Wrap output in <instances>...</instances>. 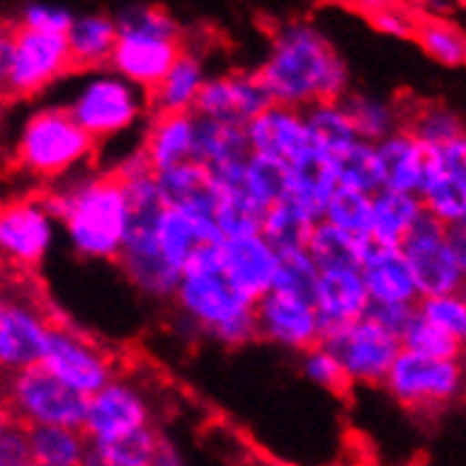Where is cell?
<instances>
[{
    "instance_id": "cell-1",
    "label": "cell",
    "mask_w": 466,
    "mask_h": 466,
    "mask_svg": "<svg viewBox=\"0 0 466 466\" xmlns=\"http://www.w3.org/2000/svg\"><path fill=\"white\" fill-rule=\"evenodd\" d=\"M258 71L271 105L303 111L317 102H339L350 91V68L334 43L306 17L280 23Z\"/></svg>"
},
{
    "instance_id": "cell-2",
    "label": "cell",
    "mask_w": 466,
    "mask_h": 466,
    "mask_svg": "<svg viewBox=\"0 0 466 466\" xmlns=\"http://www.w3.org/2000/svg\"><path fill=\"white\" fill-rule=\"evenodd\" d=\"M40 204L54 224H63L79 258L116 260L127 235L130 207L125 187L111 173L48 187Z\"/></svg>"
},
{
    "instance_id": "cell-3",
    "label": "cell",
    "mask_w": 466,
    "mask_h": 466,
    "mask_svg": "<svg viewBox=\"0 0 466 466\" xmlns=\"http://www.w3.org/2000/svg\"><path fill=\"white\" fill-rule=\"evenodd\" d=\"M218 246H204L187 260L173 303L184 322L207 339L240 348L255 339V299L243 297L221 274Z\"/></svg>"
},
{
    "instance_id": "cell-4",
    "label": "cell",
    "mask_w": 466,
    "mask_h": 466,
    "mask_svg": "<svg viewBox=\"0 0 466 466\" xmlns=\"http://www.w3.org/2000/svg\"><path fill=\"white\" fill-rule=\"evenodd\" d=\"M114 20L119 37L107 66L147 96L184 51L181 23L158 6H130Z\"/></svg>"
},
{
    "instance_id": "cell-5",
    "label": "cell",
    "mask_w": 466,
    "mask_h": 466,
    "mask_svg": "<svg viewBox=\"0 0 466 466\" xmlns=\"http://www.w3.org/2000/svg\"><path fill=\"white\" fill-rule=\"evenodd\" d=\"M96 142L82 130L66 107H43L23 125L17 139V167L43 181H63L96 153Z\"/></svg>"
},
{
    "instance_id": "cell-6",
    "label": "cell",
    "mask_w": 466,
    "mask_h": 466,
    "mask_svg": "<svg viewBox=\"0 0 466 466\" xmlns=\"http://www.w3.org/2000/svg\"><path fill=\"white\" fill-rule=\"evenodd\" d=\"M466 224L444 227L432 215L421 218L407 232L399 252L421 297L463 294L466 283Z\"/></svg>"
},
{
    "instance_id": "cell-7",
    "label": "cell",
    "mask_w": 466,
    "mask_h": 466,
    "mask_svg": "<svg viewBox=\"0 0 466 466\" xmlns=\"http://www.w3.org/2000/svg\"><path fill=\"white\" fill-rule=\"evenodd\" d=\"M381 385L401 407L419 416H438L463 393V362L399 350Z\"/></svg>"
},
{
    "instance_id": "cell-8",
    "label": "cell",
    "mask_w": 466,
    "mask_h": 466,
    "mask_svg": "<svg viewBox=\"0 0 466 466\" xmlns=\"http://www.w3.org/2000/svg\"><path fill=\"white\" fill-rule=\"evenodd\" d=\"M147 96L114 71L94 74L66 107L68 116L99 145L130 130L145 114Z\"/></svg>"
},
{
    "instance_id": "cell-9",
    "label": "cell",
    "mask_w": 466,
    "mask_h": 466,
    "mask_svg": "<svg viewBox=\"0 0 466 466\" xmlns=\"http://www.w3.org/2000/svg\"><path fill=\"white\" fill-rule=\"evenodd\" d=\"M0 399L9 404L15 419L25 427H74V430H82L86 401H88L86 396L60 385L40 365L6 376Z\"/></svg>"
},
{
    "instance_id": "cell-10",
    "label": "cell",
    "mask_w": 466,
    "mask_h": 466,
    "mask_svg": "<svg viewBox=\"0 0 466 466\" xmlns=\"http://www.w3.org/2000/svg\"><path fill=\"white\" fill-rule=\"evenodd\" d=\"M40 368L57 379L60 385L86 399L116 379L114 356L94 345L88 337H82L79 331H71L63 322L51 325Z\"/></svg>"
},
{
    "instance_id": "cell-11",
    "label": "cell",
    "mask_w": 466,
    "mask_h": 466,
    "mask_svg": "<svg viewBox=\"0 0 466 466\" xmlns=\"http://www.w3.org/2000/svg\"><path fill=\"white\" fill-rule=\"evenodd\" d=\"M66 74H74L66 35H40L15 25V54L4 86V99L37 96Z\"/></svg>"
},
{
    "instance_id": "cell-12",
    "label": "cell",
    "mask_w": 466,
    "mask_h": 466,
    "mask_svg": "<svg viewBox=\"0 0 466 466\" xmlns=\"http://www.w3.org/2000/svg\"><path fill=\"white\" fill-rule=\"evenodd\" d=\"M319 345H325L337 356L345 376L350 379V385H356V381H362V385H381L401 350L399 337L388 334L368 314L342 328V331L331 334L328 339H322Z\"/></svg>"
},
{
    "instance_id": "cell-13",
    "label": "cell",
    "mask_w": 466,
    "mask_h": 466,
    "mask_svg": "<svg viewBox=\"0 0 466 466\" xmlns=\"http://www.w3.org/2000/svg\"><path fill=\"white\" fill-rule=\"evenodd\" d=\"M153 427L150 404L136 390L130 381L114 379L102 390L88 396L86 419H82V432H86L91 447L116 444L122 438Z\"/></svg>"
},
{
    "instance_id": "cell-14",
    "label": "cell",
    "mask_w": 466,
    "mask_h": 466,
    "mask_svg": "<svg viewBox=\"0 0 466 466\" xmlns=\"http://www.w3.org/2000/svg\"><path fill=\"white\" fill-rule=\"evenodd\" d=\"M419 201L421 209L444 227L466 224V139L427 150Z\"/></svg>"
},
{
    "instance_id": "cell-15",
    "label": "cell",
    "mask_w": 466,
    "mask_h": 466,
    "mask_svg": "<svg viewBox=\"0 0 466 466\" xmlns=\"http://www.w3.org/2000/svg\"><path fill=\"white\" fill-rule=\"evenodd\" d=\"M268 105L271 99L260 86L258 71H229L204 79L193 114L207 122L246 127Z\"/></svg>"
},
{
    "instance_id": "cell-16",
    "label": "cell",
    "mask_w": 466,
    "mask_h": 466,
    "mask_svg": "<svg viewBox=\"0 0 466 466\" xmlns=\"http://www.w3.org/2000/svg\"><path fill=\"white\" fill-rule=\"evenodd\" d=\"M54 243V221L40 198L0 204V258L17 268H35Z\"/></svg>"
},
{
    "instance_id": "cell-17",
    "label": "cell",
    "mask_w": 466,
    "mask_h": 466,
    "mask_svg": "<svg viewBox=\"0 0 466 466\" xmlns=\"http://www.w3.org/2000/svg\"><path fill=\"white\" fill-rule=\"evenodd\" d=\"M255 339L306 353L322 339L317 311L306 299L268 291L255 303Z\"/></svg>"
},
{
    "instance_id": "cell-18",
    "label": "cell",
    "mask_w": 466,
    "mask_h": 466,
    "mask_svg": "<svg viewBox=\"0 0 466 466\" xmlns=\"http://www.w3.org/2000/svg\"><path fill=\"white\" fill-rule=\"evenodd\" d=\"M54 319L23 297H9L0 317V373L12 376L37 368Z\"/></svg>"
},
{
    "instance_id": "cell-19",
    "label": "cell",
    "mask_w": 466,
    "mask_h": 466,
    "mask_svg": "<svg viewBox=\"0 0 466 466\" xmlns=\"http://www.w3.org/2000/svg\"><path fill=\"white\" fill-rule=\"evenodd\" d=\"M246 145L252 156H266L274 161H283L294 167L317 147L311 145V136L303 119V111L283 105H268L263 114H258L249 125L243 127Z\"/></svg>"
},
{
    "instance_id": "cell-20",
    "label": "cell",
    "mask_w": 466,
    "mask_h": 466,
    "mask_svg": "<svg viewBox=\"0 0 466 466\" xmlns=\"http://www.w3.org/2000/svg\"><path fill=\"white\" fill-rule=\"evenodd\" d=\"M218 268L224 278L249 299H258L271 291L274 271H278V249L258 235L227 238L218 246Z\"/></svg>"
},
{
    "instance_id": "cell-21",
    "label": "cell",
    "mask_w": 466,
    "mask_h": 466,
    "mask_svg": "<svg viewBox=\"0 0 466 466\" xmlns=\"http://www.w3.org/2000/svg\"><path fill=\"white\" fill-rule=\"evenodd\" d=\"M311 306H314L319 328H322V339L342 331V328H348L350 322L362 319L370 309V299H368L360 268L319 271Z\"/></svg>"
},
{
    "instance_id": "cell-22",
    "label": "cell",
    "mask_w": 466,
    "mask_h": 466,
    "mask_svg": "<svg viewBox=\"0 0 466 466\" xmlns=\"http://www.w3.org/2000/svg\"><path fill=\"white\" fill-rule=\"evenodd\" d=\"M360 274L370 306H416L419 291L410 278V268L399 249L388 246H368L360 263Z\"/></svg>"
},
{
    "instance_id": "cell-23",
    "label": "cell",
    "mask_w": 466,
    "mask_h": 466,
    "mask_svg": "<svg viewBox=\"0 0 466 466\" xmlns=\"http://www.w3.org/2000/svg\"><path fill=\"white\" fill-rule=\"evenodd\" d=\"M373 153H376V164H379L381 189L419 198V189H421L424 173H427V150L413 139V136L407 130H396L388 136V139L376 142Z\"/></svg>"
},
{
    "instance_id": "cell-24",
    "label": "cell",
    "mask_w": 466,
    "mask_h": 466,
    "mask_svg": "<svg viewBox=\"0 0 466 466\" xmlns=\"http://www.w3.org/2000/svg\"><path fill=\"white\" fill-rule=\"evenodd\" d=\"M204 79V54L184 43V51L178 54L173 68L147 94V105L153 107V114H193Z\"/></svg>"
},
{
    "instance_id": "cell-25",
    "label": "cell",
    "mask_w": 466,
    "mask_h": 466,
    "mask_svg": "<svg viewBox=\"0 0 466 466\" xmlns=\"http://www.w3.org/2000/svg\"><path fill=\"white\" fill-rule=\"evenodd\" d=\"M196 116L193 114H153V122L145 133L142 153L147 156L153 176L173 170L193 158Z\"/></svg>"
},
{
    "instance_id": "cell-26",
    "label": "cell",
    "mask_w": 466,
    "mask_h": 466,
    "mask_svg": "<svg viewBox=\"0 0 466 466\" xmlns=\"http://www.w3.org/2000/svg\"><path fill=\"white\" fill-rule=\"evenodd\" d=\"M116 20L111 15H79L66 32L71 68L74 71H99L111 63L116 46Z\"/></svg>"
},
{
    "instance_id": "cell-27",
    "label": "cell",
    "mask_w": 466,
    "mask_h": 466,
    "mask_svg": "<svg viewBox=\"0 0 466 466\" xmlns=\"http://www.w3.org/2000/svg\"><path fill=\"white\" fill-rule=\"evenodd\" d=\"M337 187H339V176H337L334 158L314 150L303 161H297L294 167H289V196L286 198L297 201L311 218L322 221L325 204L334 196Z\"/></svg>"
},
{
    "instance_id": "cell-28",
    "label": "cell",
    "mask_w": 466,
    "mask_h": 466,
    "mask_svg": "<svg viewBox=\"0 0 466 466\" xmlns=\"http://www.w3.org/2000/svg\"><path fill=\"white\" fill-rule=\"evenodd\" d=\"M421 201L416 196L390 193V189H379L370 196V227L368 240L373 246H388V249H399L404 243L407 232L421 218Z\"/></svg>"
},
{
    "instance_id": "cell-29",
    "label": "cell",
    "mask_w": 466,
    "mask_h": 466,
    "mask_svg": "<svg viewBox=\"0 0 466 466\" xmlns=\"http://www.w3.org/2000/svg\"><path fill=\"white\" fill-rule=\"evenodd\" d=\"M401 130L430 150L463 139V119L444 102H401Z\"/></svg>"
},
{
    "instance_id": "cell-30",
    "label": "cell",
    "mask_w": 466,
    "mask_h": 466,
    "mask_svg": "<svg viewBox=\"0 0 466 466\" xmlns=\"http://www.w3.org/2000/svg\"><path fill=\"white\" fill-rule=\"evenodd\" d=\"M196 116V114H193ZM249 145H246V133L243 127L232 125H218L196 116V139H193V158L201 164L207 173L232 167V164H243L249 158Z\"/></svg>"
},
{
    "instance_id": "cell-31",
    "label": "cell",
    "mask_w": 466,
    "mask_h": 466,
    "mask_svg": "<svg viewBox=\"0 0 466 466\" xmlns=\"http://www.w3.org/2000/svg\"><path fill=\"white\" fill-rule=\"evenodd\" d=\"M339 102H342L360 142L376 145L381 139H388L390 133L401 130V102H396V99H381L373 94L348 91Z\"/></svg>"
},
{
    "instance_id": "cell-32",
    "label": "cell",
    "mask_w": 466,
    "mask_h": 466,
    "mask_svg": "<svg viewBox=\"0 0 466 466\" xmlns=\"http://www.w3.org/2000/svg\"><path fill=\"white\" fill-rule=\"evenodd\" d=\"M29 458L35 466H86L91 444L74 427H25Z\"/></svg>"
},
{
    "instance_id": "cell-33",
    "label": "cell",
    "mask_w": 466,
    "mask_h": 466,
    "mask_svg": "<svg viewBox=\"0 0 466 466\" xmlns=\"http://www.w3.org/2000/svg\"><path fill=\"white\" fill-rule=\"evenodd\" d=\"M370 240L348 235L331 224L317 221L309 240H306V255L319 271L328 268H360Z\"/></svg>"
},
{
    "instance_id": "cell-34",
    "label": "cell",
    "mask_w": 466,
    "mask_h": 466,
    "mask_svg": "<svg viewBox=\"0 0 466 466\" xmlns=\"http://www.w3.org/2000/svg\"><path fill=\"white\" fill-rule=\"evenodd\" d=\"M419 48L427 54L430 60L441 63L447 68H461L466 60V37L458 23L441 15H430L419 12L416 25H413V37Z\"/></svg>"
},
{
    "instance_id": "cell-35",
    "label": "cell",
    "mask_w": 466,
    "mask_h": 466,
    "mask_svg": "<svg viewBox=\"0 0 466 466\" xmlns=\"http://www.w3.org/2000/svg\"><path fill=\"white\" fill-rule=\"evenodd\" d=\"M303 119H306V127L311 136V145L331 158H339L342 153H348L356 142H360L342 102L309 105V107H303Z\"/></svg>"
},
{
    "instance_id": "cell-36",
    "label": "cell",
    "mask_w": 466,
    "mask_h": 466,
    "mask_svg": "<svg viewBox=\"0 0 466 466\" xmlns=\"http://www.w3.org/2000/svg\"><path fill=\"white\" fill-rule=\"evenodd\" d=\"M317 224L303 207L291 198H283L274 207L266 209L260 221V238L278 252H291V249H306V240Z\"/></svg>"
},
{
    "instance_id": "cell-37",
    "label": "cell",
    "mask_w": 466,
    "mask_h": 466,
    "mask_svg": "<svg viewBox=\"0 0 466 466\" xmlns=\"http://www.w3.org/2000/svg\"><path fill=\"white\" fill-rule=\"evenodd\" d=\"M243 189L266 212L289 196V164L266 156H249L243 167Z\"/></svg>"
},
{
    "instance_id": "cell-38",
    "label": "cell",
    "mask_w": 466,
    "mask_h": 466,
    "mask_svg": "<svg viewBox=\"0 0 466 466\" xmlns=\"http://www.w3.org/2000/svg\"><path fill=\"white\" fill-rule=\"evenodd\" d=\"M319 280V268L311 263L306 249H291V252H278V271H274L271 291H280L297 299H314V289Z\"/></svg>"
},
{
    "instance_id": "cell-39",
    "label": "cell",
    "mask_w": 466,
    "mask_h": 466,
    "mask_svg": "<svg viewBox=\"0 0 466 466\" xmlns=\"http://www.w3.org/2000/svg\"><path fill=\"white\" fill-rule=\"evenodd\" d=\"M322 221L348 232V235L368 238L370 196H362V193H356V189H348V187H337L334 196L328 198V204H325Z\"/></svg>"
},
{
    "instance_id": "cell-40",
    "label": "cell",
    "mask_w": 466,
    "mask_h": 466,
    "mask_svg": "<svg viewBox=\"0 0 466 466\" xmlns=\"http://www.w3.org/2000/svg\"><path fill=\"white\" fill-rule=\"evenodd\" d=\"M334 164H337L339 187L356 189V193H362V196H376L379 189H381V178H379V164H376L373 145L356 142L348 153H342L339 158H334Z\"/></svg>"
},
{
    "instance_id": "cell-41",
    "label": "cell",
    "mask_w": 466,
    "mask_h": 466,
    "mask_svg": "<svg viewBox=\"0 0 466 466\" xmlns=\"http://www.w3.org/2000/svg\"><path fill=\"white\" fill-rule=\"evenodd\" d=\"M399 342H401V350L430 356V360H461L463 362V342H455L444 331H438V328L424 322L416 311L410 317Z\"/></svg>"
},
{
    "instance_id": "cell-42",
    "label": "cell",
    "mask_w": 466,
    "mask_h": 466,
    "mask_svg": "<svg viewBox=\"0 0 466 466\" xmlns=\"http://www.w3.org/2000/svg\"><path fill=\"white\" fill-rule=\"evenodd\" d=\"M424 322L438 331H444L455 342L466 339V299L463 294H441V297H421L413 309Z\"/></svg>"
},
{
    "instance_id": "cell-43",
    "label": "cell",
    "mask_w": 466,
    "mask_h": 466,
    "mask_svg": "<svg viewBox=\"0 0 466 466\" xmlns=\"http://www.w3.org/2000/svg\"><path fill=\"white\" fill-rule=\"evenodd\" d=\"M303 373L309 376V381H314L317 388L328 393L345 396L350 390V379L345 376L337 356L325 345H314L311 350L303 353Z\"/></svg>"
},
{
    "instance_id": "cell-44",
    "label": "cell",
    "mask_w": 466,
    "mask_h": 466,
    "mask_svg": "<svg viewBox=\"0 0 466 466\" xmlns=\"http://www.w3.org/2000/svg\"><path fill=\"white\" fill-rule=\"evenodd\" d=\"M362 15L368 17V23L376 32L388 35V37H399V40H410L413 37V25L419 17V9H410L401 4H365L360 6Z\"/></svg>"
},
{
    "instance_id": "cell-45",
    "label": "cell",
    "mask_w": 466,
    "mask_h": 466,
    "mask_svg": "<svg viewBox=\"0 0 466 466\" xmlns=\"http://www.w3.org/2000/svg\"><path fill=\"white\" fill-rule=\"evenodd\" d=\"M76 15H71L63 6H51V4H29L23 6L20 17L15 25L25 32H40V35H66L71 29Z\"/></svg>"
},
{
    "instance_id": "cell-46",
    "label": "cell",
    "mask_w": 466,
    "mask_h": 466,
    "mask_svg": "<svg viewBox=\"0 0 466 466\" xmlns=\"http://www.w3.org/2000/svg\"><path fill=\"white\" fill-rule=\"evenodd\" d=\"M29 435L25 424H12L9 430L0 432V466H29Z\"/></svg>"
},
{
    "instance_id": "cell-47",
    "label": "cell",
    "mask_w": 466,
    "mask_h": 466,
    "mask_svg": "<svg viewBox=\"0 0 466 466\" xmlns=\"http://www.w3.org/2000/svg\"><path fill=\"white\" fill-rule=\"evenodd\" d=\"M413 309L416 306H370L368 309V317L373 322H379L381 328H385L388 334H393V337L401 339L410 317H413Z\"/></svg>"
},
{
    "instance_id": "cell-48",
    "label": "cell",
    "mask_w": 466,
    "mask_h": 466,
    "mask_svg": "<svg viewBox=\"0 0 466 466\" xmlns=\"http://www.w3.org/2000/svg\"><path fill=\"white\" fill-rule=\"evenodd\" d=\"M12 54H15V23L0 25V99H4V86L12 68Z\"/></svg>"
},
{
    "instance_id": "cell-49",
    "label": "cell",
    "mask_w": 466,
    "mask_h": 466,
    "mask_svg": "<svg viewBox=\"0 0 466 466\" xmlns=\"http://www.w3.org/2000/svg\"><path fill=\"white\" fill-rule=\"evenodd\" d=\"M150 466H184L181 450L170 441V438L158 435L156 450H153V458H150Z\"/></svg>"
},
{
    "instance_id": "cell-50",
    "label": "cell",
    "mask_w": 466,
    "mask_h": 466,
    "mask_svg": "<svg viewBox=\"0 0 466 466\" xmlns=\"http://www.w3.org/2000/svg\"><path fill=\"white\" fill-rule=\"evenodd\" d=\"M12 424H17V419H15V413L9 410V404H6L4 399H0V432L9 430Z\"/></svg>"
},
{
    "instance_id": "cell-51",
    "label": "cell",
    "mask_w": 466,
    "mask_h": 466,
    "mask_svg": "<svg viewBox=\"0 0 466 466\" xmlns=\"http://www.w3.org/2000/svg\"><path fill=\"white\" fill-rule=\"evenodd\" d=\"M9 291L4 289V286H0V317H4V311H6V306H9Z\"/></svg>"
},
{
    "instance_id": "cell-52",
    "label": "cell",
    "mask_w": 466,
    "mask_h": 466,
    "mask_svg": "<svg viewBox=\"0 0 466 466\" xmlns=\"http://www.w3.org/2000/svg\"><path fill=\"white\" fill-rule=\"evenodd\" d=\"M4 23H6V20H0V25H4Z\"/></svg>"
},
{
    "instance_id": "cell-53",
    "label": "cell",
    "mask_w": 466,
    "mask_h": 466,
    "mask_svg": "<svg viewBox=\"0 0 466 466\" xmlns=\"http://www.w3.org/2000/svg\"><path fill=\"white\" fill-rule=\"evenodd\" d=\"M29 466H35V463H29Z\"/></svg>"
}]
</instances>
